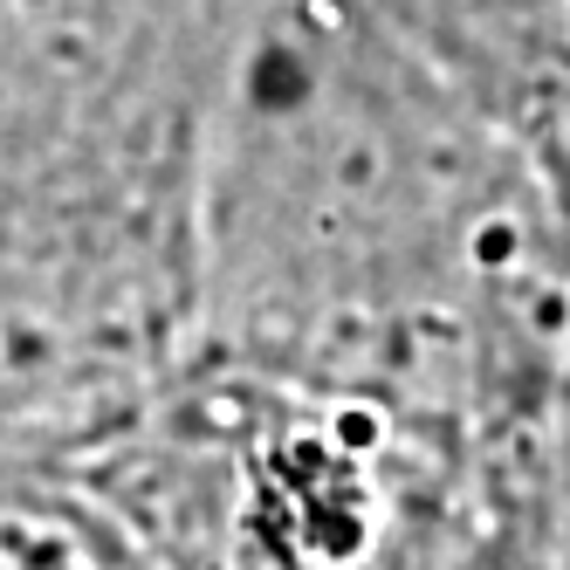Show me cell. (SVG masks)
<instances>
[{
	"label": "cell",
	"instance_id": "obj_1",
	"mask_svg": "<svg viewBox=\"0 0 570 570\" xmlns=\"http://www.w3.org/2000/svg\"><path fill=\"white\" fill-rule=\"evenodd\" d=\"M454 145L351 14L296 8L240 56L207 166L214 296L255 331H337L392 309L454 227Z\"/></svg>",
	"mask_w": 570,
	"mask_h": 570
}]
</instances>
